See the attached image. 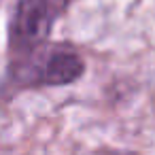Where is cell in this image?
<instances>
[{"instance_id":"6da1fadb","label":"cell","mask_w":155,"mask_h":155,"mask_svg":"<svg viewBox=\"0 0 155 155\" xmlns=\"http://www.w3.org/2000/svg\"><path fill=\"white\" fill-rule=\"evenodd\" d=\"M85 60L77 47L68 43L47 41L34 49L9 55L0 94L11 98L28 89L66 87L85 74Z\"/></svg>"},{"instance_id":"7a4b0ae2","label":"cell","mask_w":155,"mask_h":155,"mask_svg":"<svg viewBox=\"0 0 155 155\" xmlns=\"http://www.w3.org/2000/svg\"><path fill=\"white\" fill-rule=\"evenodd\" d=\"M43 2H47V5H51V7H55L60 13H64V15H66V11L77 2V0H43Z\"/></svg>"},{"instance_id":"3957f363","label":"cell","mask_w":155,"mask_h":155,"mask_svg":"<svg viewBox=\"0 0 155 155\" xmlns=\"http://www.w3.org/2000/svg\"><path fill=\"white\" fill-rule=\"evenodd\" d=\"M98 155H138L136 151H127V149H102Z\"/></svg>"}]
</instances>
